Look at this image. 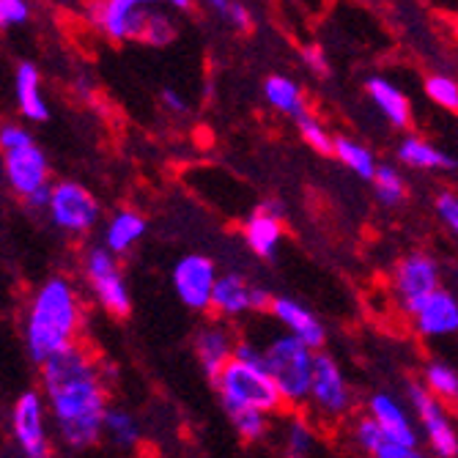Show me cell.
I'll return each instance as SVG.
<instances>
[{"mask_svg": "<svg viewBox=\"0 0 458 458\" xmlns=\"http://www.w3.org/2000/svg\"><path fill=\"white\" fill-rule=\"evenodd\" d=\"M406 401L411 406L414 423H418L426 447L437 458H458V431L447 414V406L437 401L423 385H409Z\"/></svg>", "mask_w": 458, "mask_h": 458, "instance_id": "obj_11", "label": "cell"}, {"mask_svg": "<svg viewBox=\"0 0 458 458\" xmlns=\"http://www.w3.org/2000/svg\"><path fill=\"white\" fill-rule=\"evenodd\" d=\"M420 385L445 406H458V370L445 360H428L420 373Z\"/></svg>", "mask_w": 458, "mask_h": 458, "instance_id": "obj_28", "label": "cell"}, {"mask_svg": "<svg viewBox=\"0 0 458 458\" xmlns=\"http://www.w3.org/2000/svg\"><path fill=\"white\" fill-rule=\"evenodd\" d=\"M82 324H86V308L72 277H45L30 291L20 318V335L28 360L41 368L80 346L77 341L82 335Z\"/></svg>", "mask_w": 458, "mask_h": 458, "instance_id": "obj_2", "label": "cell"}, {"mask_svg": "<svg viewBox=\"0 0 458 458\" xmlns=\"http://www.w3.org/2000/svg\"><path fill=\"white\" fill-rule=\"evenodd\" d=\"M38 390L47 401L55 439L66 450L82 453L105 439V414L113 403L105 370L82 346L41 365Z\"/></svg>", "mask_w": 458, "mask_h": 458, "instance_id": "obj_1", "label": "cell"}, {"mask_svg": "<svg viewBox=\"0 0 458 458\" xmlns=\"http://www.w3.org/2000/svg\"><path fill=\"white\" fill-rule=\"evenodd\" d=\"M373 184V192H377L379 203L385 206H401L406 198H409V187H406V179L398 168H393V165H379L377 171V179L370 182Z\"/></svg>", "mask_w": 458, "mask_h": 458, "instance_id": "obj_31", "label": "cell"}, {"mask_svg": "<svg viewBox=\"0 0 458 458\" xmlns=\"http://www.w3.org/2000/svg\"><path fill=\"white\" fill-rule=\"evenodd\" d=\"M159 4L171 6V9H176V12H190L195 0H159Z\"/></svg>", "mask_w": 458, "mask_h": 458, "instance_id": "obj_40", "label": "cell"}, {"mask_svg": "<svg viewBox=\"0 0 458 458\" xmlns=\"http://www.w3.org/2000/svg\"><path fill=\"white\" fill-rule=\"evenodd\" d=\"M316 450V428L308 418L297 414L283 428V458H310Z\"/></svg>", "mask_w": 458, "mask_h": 458, "instance_id": "obj_30", "label": "cell"}, {"mask_svg": "<svg viewBox=\"0 0 458 458\" xmlns=\"http://www.w3.org/2000/svg\"><path fill=\"white\" fill-rule=\"evenodd\" d=\"M269 316H272V321L283 329V332H288V335H294L297 341H302V344H308L310 349H324V344H327V327H324V321L308 308V305H302L300 300H294V297H275L272 300V305H269Z\"/></svg>", "mask_w": 458, "mask_h": 458, "instance_id": "obj_19", "label": "cell"}, {"mask_svg": "<svg viewBox=\"0 0 458 458\" xmlns=\"http://www.w3.org/2000/svg\"><path fill=\"white\" fill-rule=\"evenodd\" d=\"M264 99L269 102L272 110L288 115V118H302L308 113V99L300 82L288 74H269L264 80Z\"/></svg>", "mask_w": 458, "mask_h": 458, "instance_id": "obj_25", "label": "cell"}, {"mask_svg": "<svg viewBox=\"0 0 458 458\" xmlns=\"http://www.w3.org/2000/svg\"><path fill=\"white\" fill-rule=\"evenodd\" d=\"M206 9H212L228 28L233 30H250L253 28V12L242 0H200Z\"/></svg>", "mask_w": 458, "mask_h": 458, "instance_id": "obj_34", "label": "cell"}, {"mask_svg": "<svg viewBox=\"0 0 458 458\" xmlns=\"http://www.w3.org/2000/svg\"><path fill=\"white\" fill-rule=\"evenodd\" d=\"M9 437L20 458H53V420L38 387L22 390L9 406Z\"/></svg>", "mask_w": 458, "mask_h": 458, "instance_id": "obj_6", "label": "cell"}, {"mask_svg": "<svg viewBox=\"0 0 458 458\" xmlns=\"http://www.w3.org/2000/svg\"><path fill=\"white\" fill-rule=\"evenodd\" d=\"M390 288L393 297L401 305V310L409 316L423 300H428L434 291L442 288V269L439 261L423 250H414L398 259L390 275Z\"/></svg>", "mask_w": 458, "mask_h": 458, "instance_id": "obj_9", "label": "cell"}, {"mask_svg": "<svg viewBox=\"0 0 458 458\" xmlns=\"http://www.w3.org/2000/svg\"><path fill=\"white\" fill-rule=\"evenodd\" d=\"M283 203L269 198L259 203L242 225V239L247 250L261 261H272L283 244Z\"/></svg>", "mask_w": 458, "mask_h": 458, "instance_id": "obj_15", "label": "cell"}, {"mask_svg": "<svg viewBox=\"0 0 458 458\" xmlns=\"http://www.w3.org/2000/svg\"><path fill=\"white\" fill-rule=\"evenodd\" d=\"M423 91L426 97L447 110V113H458V80L450 77V74H428L426 82H423Z\"/></svg>", "mask_w": 458, "mask_h": 458, "instance_id": "obj_33", "label": "cell"}, {"mask_svg": "<svg viewBox=\"0 0 458 458\" xmlns=\"http://www.w3.org/2000/svg\"><path fill=\"white\" fill-rule=\"evenodd\" d=\"M239 338L231 332V327L220 318L203 324L195 335H192V352L200 365V370L209 377L212 382L220 377V370L236 357Z\"/></svg>", "mask_w": 458, "mask_h": 458, "instance_id": "obj_18", "label": "cell"}, {"mask_svg": "<svg viewBox=\"0 0 458 458\" xmlns=\"http://www.w3.org/2000/svg\"><path fill=\"white\" fill-rule=\"evenodd\" d=\"M217 280V261L206 253H184L171 272V283L179 302L192 313H212Z\"/></svg>", "mask_w": 458, "mask_h": 458, "instance_id": "obj_12", "label": "cell"}, {"mask_svg": "<svg viewBox=\"0 0 458 458\" xmlns=\"http://www.w3.org/2000/svg\"><path fill=\"white\" fill-rule=\"evenodd\" d=\"M14 105L17 113L30 123H45L50 118V105L41 86V72L33 61H20L14 66Z\"/></svg>", "mask_w": 458, "mask_h": 458, "instance_id": "obj_21", "label": "cell"}, {"mask_svg": "<svg viewBox=\"0 0 458 458\" xmlns=\"http://www.w3.org/2000/svg\"><path fill=\"white\" fill-rule=\"evenodd\" d=\"M45 212L50 223L66 236H89L102 220V206L97 195L86 184L72 182V179L53 184Z\"/></svg>", "mask_w": 458, "mask_h": 458, "instance_id": "obj_8", "label": "cell"}, {"mask_svg": "<svg viewBox=\"0 0 458 458\" xmlns=\"http://www.w3.org/2000/svg\"><path fill=\"white\" fill-rule=\"evenodd\" d=\"M157 4L159 0H91L86 6V17L97 33L121 45V41H135L146 9Z\"/></svg>", "mask_w": 458, "mask_h": 458, "instance_id": "obj_14", "label": "cell"}, {"mask_svg": "<svg viewBox=\"0 0 458 458\" xmlns=\"http://www.w3.org/2000/svg\"><path fill=\"white\" fill-rule=\"evenodd\" d=\"M82 280L91 300L113 318H127L132 313V294L127 277L121 272L118 256H113L105 244H91L82 253Z\"/></svg>", "mask_w": 458, "mask_h": 458, "instance_id": "obj_7", "label": "cell"}, {"mask_svg": "<svg viewBox=\"0 0 458 458\" xmlns=\"http://www.w3.org/2000/svg\"><path fill=\"white\" fill-rule=\"evenodd\" d=\"M176 33H179L176 20L171 14H165L162 9L151 6V9H146L143 20L138 25L135 41L138 45H148V47H168L176 38Z\"/></svg>", "mask_w": 458, "mask_h": 458, "instance_id": "obj_29", "label": "cell"}, {"mask_svg": "<svg viewBox=\"0 0 458 458\" xmlns=\"http://www.w3.org/2000/svg\"><path fill=\"white\" fill-rule=\"evenodd\" d=\"M297 130H300L302 143L308 148H313L316 154L332 157V151H335V138L329 135V130L324 127V121L316 118L313 113H305L302 118H297Z\"/></svg>", "mask_w": 458, "mask_h": 458, "instance_id": "obj_32", "label": "cell"}, {"mask_svg": "<svg viewBox=\"0 0 458 458\" xmlns=\"http://www.w3.org/2000/svg\"><path fill=\"white\" fill-rule=\"evenodd\" d=\"M261 354H264V368L275 379L285 406L308 403L318 352L280 329L272 332L267 341H261Z\"/></svg>", "mask_w": 458, "mask_h": 458, "instance_id": "obj_4", "label": "cell"}, {"mask_svg": "<svg viewBox=\"0 0 458 458\" xmlns=\"http://www.w3.org/2000/svg\"><path fill=\"white\" fill-rule=\"evenodd\" d=\"M352 442L365 458H428L420 445H401L387 439L368 414H360L352 423Z\"/></svg>", "mask_w": 458, "mask_h": 458, "instance_id": "obj_20", "label": "cell"}, {"mask_svg": "<svg viewBox=\"0 0 458 458\" xmlns=\"http://www.w3.org/2000/svg\"><path fill=\"white\" fill-rule=\"evenodd\" d=\"M365 94L370 99V105L377 107V113L390 123L393 130H409L411 127V105L406 99V94L395 86L393 80L373 74L365 80Z\"/></svg>", "mask_w": 458, "mask_h": 458, "instance_id": "obj_23", "label": "cell"}, {"mask_svg": "<svg viewBox=\"0 0 458 458\" xmlns=\"http://www.w3.org/2000/svg\"><path fill=\"white\" fill-rule=\"evenodd\" d=\"M411 329L426 341H447L458 335V297L439 288L409 313Z\"/></svg>", "mask_w": 458, "mask_h": 458, "instance_id": "obj_17", "label": "cell"}, {"mask_svg": "<svg viewBox=\"0 0 458 458\" xmlns=\"http://www.w3.org/2000/svg\"><path fill=\"white\" fill-rule=\"evenodd\" d=\"M58 4H64V6H89L91 0H58Z\"/></svg>", "mask_w": 458, "mask_h": 458, "instance_id": "obj_41", "label": "cell"}, {"mask_svg": "<svg viewBox=\"0 0 458 458\" xmlns=\"http://www.w3.org/2000/svg\"><path fill=\"white\" fill-rule=\"evenodd\" d=\"M0 148H4V179L12 195L33 212L47 209L55 182L50 179L53 171L45 148L36 143V138L22 123L12 121H6L0 130Z\"/></svg>", "mask_w": 458, "mask_h": 458, "instance_id": "obj_3", "label": "cell"}, {"mask_svg": "<svg viewBox=\"0 0 458 458\" xmlns=\"http://www.w3.org/2000/svg\"><path fill=\"white\" fill-rule=\"evenodd\" d=\"M310 409L318 414L321 420H346L354 406V393L346 379V373L335 357L327 352H318L316 357V370L310 382V395H308Z\"/></svg>", "mask_w": 458, "mask_h": 458, "instance_id": "obj_10", "label": "cell"}, {"mask_svg": "<svg viewBox=\"0 0 458 458\" xmlns=\"http://www.w3.org/2000/svg\"><path fill=\"white\" fill-rule=\"evenodd\" d=\"M159 102H162V107H165V110L174 113V115H184V113H190V102H187V97H184V94H179L176 89H162Z\"/></svg>", "mask_w": 458, "mask_h": 458, "instance_id": "obj_39", "label": "cell"}, {"mask_svg": "<svg viewBox=\"0 0 458 458\" xmlns=\"http://www.w3.org/2000/svg\"><path fill=\"white\" fill-rule=\"evenodd\" d=\"M300 61L305 64V69L316 77H327L329 74V58L324 53L321 45H316V41H310V45H302L300 47Z\"/></svg>", "mask_w": 458, "mask_h": 458, "instance_id": "obj_38", "label": "cell"}, {"mask_svg": "<svg viewBox=\"0 0 458 458\" xmlns=\"http://www.w3.org/2000/svg\"><path fill=\"white\" fill-rule=\"evenodd\" d=\"M272 294L267 288L250 283L244 275L239 272H223L215 288V300H212V313L220 321H236L244 318L250 313H269L272 305Z\"/></svg>", "mask_w": 458, "mask_h": 458, "instance_id": "obj_13", "label": "cell"}, {"mask_svg": "<svg viewBox=\"0 0 458 458\" xmlns=\"http://www.w3.org/2000/svg\"><path fill=\"white\" fill-rule=\"evenodd\" d=\"M434 215L447 228V233L458 242V192H450V190L439 192L434 200Z\"/></svg>", "mask_w": 458, "mask_h": 458, "instance_id": "obj_36", "label": "cell"}, {"mask_svg": "<svg viewBox=\"0 0 458 458\" xmlns=\"http://www.w3.org/2000/svg\"><path fill=\"white\" fill-rule=\"evenodd\" d=\"M212 385L223 409L228 411V418L236 411H261L272 418L275 411L285 406L275 379L269 377V370L264 365L244 362L239 357H233L220 370V377Z\"/></svg>", "mask_w": 458, "mask_h": 458, "instance_id": "obj_5", "label": "cell"}, {"mask_svg": "<svg viewBox=\"0 0 458 458\" xmlns=\"http://www.w3.org/2000/svg\"><path fill=\"white\" fill-rule=\"evenodd\" d=\"M332 157H335L346 171H352L357 179H362V182L377 179L379 162L365 143H360L354 138H335V151H332Z\"/></svg>", "mask_w": 458, "mask_h": 458, "instance_id": "obj_27", "label": "cell"}, {"mask_svg": "<svg viewBox=\"0 0 458 458\" xmlns=\"http://www.w3.org/2000/svg\"><path fill=\"white\" fill-rule=\"evenodd\" d=\"M143 431L135 414L127 406H110L105 414V442L121 453H130L140 445Z\"/></svg>", "mask_w": 458, "mask_h": 458, "instance_id": "obj_26", "label": "cell"}, {"mask_svg": "<svg viewBox=\"0 0 458 458\" xmlns=\"http://www.w3.org/2000/svg\"><path fill=\"white\" fill-rule=\"evenodd\" d=\"M146 217L143 212L132 209V206H123V209H115L107 223H105V233H102V244L110 250L113 256H127L130 250H135L140 244V239L146 236Z\"/></svg>", "mask_w": 458, "mask_h": 458, "instance_id": "obj_24", "label": "cell"}, {"mask_svg": "<svg viewBox=\"0 0 458 458\" xmlns=\"http://www.w3.org/2000/svg\"><path fill=\"white\" fill-rule=\"evenodd\" d=\"M231 426L242 442H261L269 434V414L261 411H236L231 414Z\"/></svg>", "mask_w": 458, "mask_h": 458, "instance_id": "obj_35", "label": "cell"}, {"mask_svg": "<svg viewBox=\"0 0 458 458\" xmlns=\"http://www.w3.org/2000/svg\"><path fill=\"white\" fill-rule=\"evenodd\" d=\"M30 20L28 0H0V28H20Z\"/></svg>", "mask_w": 458, "mask_h": 458, "instance_id": "obj_37", "label": "cell"}, {"mask_svg": "<svg viewBox=\"0 0 458 458\" xmlns=\"http://www.w3.org/2000/svg\"><path fill=\"white\" fill-rule=\"evenodd\" d=\"M365 414L382 428V434L401 445H420V431L414 423L411 406L403 403L398 395L379 390L365 401Z\"/></svg>", "mask_w": 458, "mask_h": 458, "instance_id": "obj_16", "label": "cell"}, {"mask_svg": "<svg viewBox=\"0 0 458 458\" xmlns=\"http://www.w3.org/2000/svg\"><path fill=\"white\" fill-rule=\"evenodd\" d=\"M395 159L406 171H420V174H445L458 165L445 148L434 146L431 140H426L420 135H411V132L398 140Z\"/></svg>", "mask_w": 458, "mask_h": 458, "instance_id": "obj_22", "label": "cell"}]
</instances>
